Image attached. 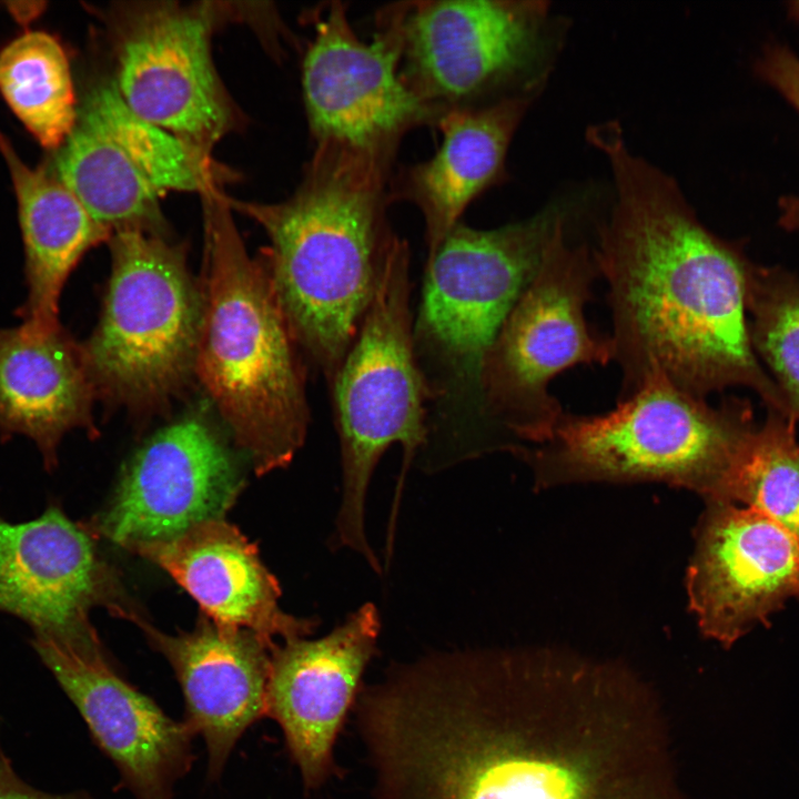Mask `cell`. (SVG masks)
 Segmentation results:
<instances>
[{
	"label": "cell",
	"instance_id": "cell-25",
	"mask_svg": "<svg viewBox=\"0 0 799 799\" xmlns=\"http://www.w3.org/2000/svg\"><path fill=\"white\" fill-rule=\"evenodd\" d=\"M82 110L100 123L161 195L172 190L203 195L216 190L226 176L208 151L133 113L114 83L94 89Z\"/></svg>",
	"mask_w": 799,
	"mask_h": 799
},
{
	"label": "cell",
	"instance_id": "cell-1",
	"mask_svg": "<svg viewBox=\"0 0 799 799\" xmlns=\"http://www.w3.org/2000/svg\"><path fill=\"white\" fill-rule=\"evenodd\" d=\"M619 667L550 649L484 650L408 704L404 799H665Z\"/></svg>",
	"mask_w": 799,
	"mask_h": 799
},
{
	"label": "cell",
	"instance_id": "cell-26",
	"mask_svg": "<svg viewBox=\"0 0 799 799\" xmlns=\"http://www.w3.org/2000/svg\"><path fill=\"white\" fill-rule=\"evenodd\" d=\"M796 419L770 411L749 435L724 503L755 508L799 543V438Z\"/></svg>",
	"mask_w": 799,
	"mask_h": 799
},
{
	"label": "cell",
	"instance_id": "cell-27",
	"mask_svg": "<svg viewBox=\"0 0 799 799\" xmlns=\"http://www.w3.org/2000/svg\"><path fill=\"white\" fill-rule=\"evenodd\" d=\"M749 326L755 352L799 419V277L780 267L754 265Z\"/></svg>",
	"mask_w": 799,
	"mask_h": 799
},
{
	"label": "cell",
	"instance_id": "cell-14",
	"mask_svg": "<svg viewBox=\"0 0 799 799\" xmlns=\"http://www.w3.org/2000/svg\"><path fill=\"white\" fill-rule=\"evenodd\" d=\"M30 644L134 798L173 799L194 760L188 724L115 674L100 641L73 645L32 634Z\"/></svg>",
	"mask_w": 799,
	"mask_h": 799
},
{
	"label": "cell",
	"instance_id": "cell-7",
	"mask_svg": "<svg viewBox=\"0 0 799 799\" xmlns=\"http://www.w3.org/2000/svg\"><path fill=\"white\" fill-rule=\"evenodd\" d=\"M409 247L398 239L382 269L360 330L330 387L341 448L342 499L333 548L360 554L382 572L365 529L368 484L393 444L403 447L401 483L427 445L429 391L414 345Z\"/></svg>",
	"mask_w": 799,
	"mask_h": 799
},
{
	"label": "cell",
	"instance_id": "cell-24",
	"mask_svg": "<svg viewBox=\"0 0 799 799\" xmlns=\"http://www.w3.org/2000/svg\"><path fill=\"white\" fill-rule=\"evenodd\" d=\"M0 92L44 148H60L75 125L69 61L60 42L44 31H27L0 51Z\"/></svg>",
	"mask_w": 799,
	"mask_h": 799
},
{
	"label": "cell",
	"instance_id": "cell-3",
	"mask_svg": "<svg viewBox=\"0 0 799 799\" xmlns=\"http://www.w3.org/2000/svg\"><path fill=\"white\" fill-rule=\"evenodd\" d=\"M394 165L333 142L315 150L296 192L276 204L227 203L255 220L287 324L331 385L400 239L387 210Z\"/></svg>",
	"mask_w": 799,
	"mask_h": 799
},
{
	"label": "cell",
	"instance_id": "cell-13",
	"mask_svg": "<svg viewBox=\"0 0 799 799\" xmlns=\"http://www.w3.org/2000/svg\"><path fill=\"white\" fill-rule=\"evenodd\" d=\"M706 505L686 589L701 634L727 648L799 601V543L755 508Z\"/></svg>",
	"mask_w": 799,
	"mask_h": 799
},
{
	"label": "cell",
	"instance_id": "cell-22",
	"mask_svg": "<svg viewBox=\"0 0 799 799\" xmlns=\"http://www.w3.org/2000/svg\"><path fill=\"white\" fill-rule=\"evenodd\" d=\"M0 153L11 174L24 245L27 297L18 315L21 325L49 331L60 325L59 302L70 273L88 250L112 233L57 174L27 165L1 132Z\"/></svg>",
	"mask_w": 799,
	"mask_h": 799
},
{
	"label": "cell",
	"instance_id": "cell-10",
	"mask_svg": "<svg viewBox=\"0 0 799 799\" xmlns=\"http://www.w3.org/2000/svg\"><path fill=\"white\" fill-rule=\"evenodd\" d=\"M547 18L544 1H403L401 77L435 123L518 94L514 84L539 87L524 80L542 55Z\"/></svg>",
	"mask_w": 799,
	"mask_h": 799
},
{
	"label": "cell",
	"instance_id": "cell-30",
	"mask_svg": "<svg viewBox=\"0 0 799 799\" xmlns=\"http://www.w3.org/2000/svg\"><path fill=\"white\" fill-rule=\"evenodd\" d=\"M788 11L795 20L799 22V1L788 2Z\"/></svg>",
	"mask_w": 799,
	"mask_h": 799
},
{
	"label": "cell",
	"instance_id": "cell-15",
	"mask_svg": "<svg viewBox=\"0 0 799 799\" xmlns=\"http://www.w3.org/2000/svg\"><path fill=\"white\" fill-rule=\"evenodd\" d=\"M94 539L54 503L31 520L0 517V613L18 617L34 635L67 643L98 637L89 619L93 607L121 617L132 607Z\"/></svg>",
	"mask_w": 799,
	"mask_h": 799
},
{
	"label": "cell",
	"instance_id": "cell-20",
	"mask_svg": "<svg viewBox=\"0 0 799 799\" xmlns=\"http://www.w3.org/2000/svg\"><path fill=\"white\" fill-rule=\"evenodd\" d=\"M540 88L473 109L452 110L436 123L442 142L426 161L394 170L391 204L408 202L421 212L427 257L462 222L478 196L507 178L513 136Z\"/></svg>",
	"mask_w": 799,
	"mask_h": 799
},
{
	"label": "cell",
	"instance_id": "cell-28",
	"mask_svg": "<svg viewBox=\"0 0 799 799\" xmlns=\"http://www.w3.org/2000/svg\"><path fill=\"white\" fill-rule=\"evenodd\" d=\"M755 70L799 112V57L791 49L779 43L765 47Z\"/></svg>",
	"mask_w": 799,
	"mask_h": 799
},
{
	"label": "cell",
	"instance_id": "cell-16",
	"mask_svg": "<svg viewBox=\"0 0 799 799\" xmlns=\"http://www.w3.org/2000/svg\"><path fill=\"white\" fill-rule=\"evenodd\" d=\"M211 27L203 8L143 12L123 37L114 83L138 117L208 152L232 120L211 59Z\"/></svg>",
	"mask_w": 799,
	"mask_h": 799
},
{
	"label": "cell",
	"instance_id": "cell-18",
	"mask_svg": "<svg viewBox=\"0 0 799 799\" xmlns=\"http://www.w3.org/2000/svg\"><path fill=\"white\" fill-rule=\"evenodd\" d=\"M171 665L180 682L184 721L203 738L209 776L218 779L244 731L266 716L271 645L252 631L221 626L206 616L192 631L168 635L136 610L128 617Z\"/></svg>",
	"mask_w": 799,
	"mask_h": 799
},
{
	"label": "cell",
	"instance_id": "cell-29",
	"mask_svg": "<svg viewBox=\"0 0 799 799\" xmlns=\"http://www.w3.org/2000/svg\"><path fill=\"white\" fill-rule=\"evenodd\" d=\"M0 799H92L83 791L49 793L24 782L0 752Z\"/></svg>",
	"mask_w": 799,
	"mask_h": 799
},
{
	"label": "cell",
	"instance_id": "cell-17",
	"mask_svg": "<svg viewBox=\"0 0 799 799\" xmlns=\"http://www.w3.org/2000/svg\"><path fill=\"white\" fill-rule=\"evenodd\" d=\"M380 631V613L365 603L328 634L286 640L272 650L266 716L283 730L307 787L328 772L336 735L375 655Z\"/></svg>",
	"mask_w": 799,
	"mask_h": 799
},
{
	"label": "cell",
	"instance_id": "cell-12",
	"mask_svg": "<svg viewBox=\"0 0 799 799\" xmlns=\"http://www.w3.org/2000/svg\"><path fill=\"white\" fill-rule=\"evenodd\" d=\"M244 486L212 422L190 413L153 434L127 464L107 506L82 525L125 549L174 539L224 515Z\"/></svg>",
	"mask_w": 799,
	"mask_h": 799
},
{
	"label": "cell",
	"instance_id": "cell-11",
	"mask_svg": "<svg viewBox=\"0 0 799 799\" xmlns=\"http://www.w3.org/2000/svg\"><path fill=\"white\" fill-rule=\"evenodd\" d=\"M344 2L317 9L302 64V89L315 144L333 142L394 165L403 138L435 124L401 77L402 2L380 9L363 41Z\"/></svg>",
	"mask_w": 799,
	"mask_h": 799
},
{
	"label": "cell",
	"instance_id": "cell-8",
	"mask_svg": "<svg viewBox=\"0 0 799 799\" xmlns=\"http://www.w3.org/2000/svg\"><path fill=\"white\" fill-rule=\"evenodd\" d=\"M111 274L99 322L80 344L95 397L134 412L161 409L194 375L200 284L184 252L161 235H111Z\"/></svg>",
	"mask_w": 799,
	"mask_h": 799
},
{
	"label": "cell",
	"instance_id": "cell-9",
	"mask_svg": "<svg viewBox=\"0 0 799 799\" xmlns=\"http://www.w3.org/2000/svg\"><path fill=\"white\" fill-rule=\"evenodd\" d=\"M566 218L540 265L505 320L484 364L483 403L493 429L534 445L543 443L564 413L550 382L579 364L605 365L609 336L587 322L585 306L599 271L593 251L567 237Z\"/></svg>",
	"mask_w": 799,
	"mask_h": 799
},
{
	"label": "cell",
	"instance_id": "cell-2",
	"mask_svg": "<svg viewBox=\"0 0 799 799\" xmlns=\"http://www.w3.org/2000/svg\"><path fill=\"white\" fill-rule=\"evenodd\" d=\"M586 136L605 154L615 184L593 255L608 284L618 401L661 375L704 398L747 387L770 411L791 416L751 342L754 264L701 223L672 176L630 151L618 124L594 125Z\"/></svg>",
	"mask_w": 799,
	"mask_h": 799
},
{
	"label": "cell",
	"instance_id": "cell-4",
	"mask_svg": "<svg viewBox=\"0 0 799 799\" xmlns=\"http://www.w3.org/2000/svg\"><path fill=\"white\" fill-rule=\"evenodd\" d=\"M205 200L206 254L194 375L257 475L286 467L310 424L302 351L265 263L252 259L218 190Z\"/></svg>",
	"mask_w": 799,
	"mask_h": 799
},
{
	"label": "cell",
	"instance_id": "cell-5",
	"mask_svg": "<svg viewBox=\"0 0 799 799\" xmlns=\"http://www.w3.org/2000/svg\"><path fill=\"white\" fill-rule=\"evenodd\" d=\"M565 216L562 206L552 204L490 230L461 222L427 257L414 345L434 406L428 439L436 434L452 445V462L490 447L484 364Z\"/></svg>",
	"mask_w": 799,
	"mask_h": 799
},
{
	"label": "cell",
	"instance_id": "cell-23",
	"mask_svg": "<svg viewBox=\"0 0 799 799\" xmlns=\"http://www.w3.org/2000/svg\"><path fill=\"white\" fill-rule=\"evenodd\" d=\"M58 178L91 216L111 233L141 231L163 236L161 194L120 145L81 109L55 158Z\"/></svg>",
	"mask_w": 799,
	"mask_h": 799
},
{
	"label": "cell",
	"instance_id": "cell-21",
	"mask_svg": "<svg viewBox=\"0 0 799 799\" xmlns=\"http://www.w3.org/2000/svg\"><path fill=\"white\" fill-rule=\"evenodd\" d=\"M94 398L80 344L61 325L44 332L0 328V435L30 438L47 471L57 467L67 433L97 434Z\"/></svg>",
	"mask_w": 799,
	"mask_h": 799
},
{
	"label": "cell",
	"instance_id": "cell-19",
	"mask_svg": "<svg viewBox=\"0 0 799 799\" xmlns=\"http://www.w3.org/2000/svg\"><path fill=\"white\" fill-rule=\"evenodd\" d=\"M164 569L218 625L254 633L267 644L305 638L318 620L286 614L279 606L276 578L259 550L225 519L199 524L162 543L129 549Z\"/></svg>",
	"mask_w": 799,
	"mask_h": 799
},
{
	"label": "cell",
	"instance_id": "cell-6",
	"mask_svg": "<svg viewBox=\"0 0 799 799\" xmlns=\"http://www.w3.org/2000/svg\"><path fill=\"white\" fill-rule=\"evenodd\" d=\"M755 426L747 401L710 405L656 375L605 414L564 411L543 443L515 454L542 487L661 482L722 502Z\"/></svg>",
	"mask_w": 799,
	"mask_h": 799
}]
</instances>
